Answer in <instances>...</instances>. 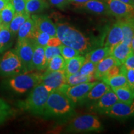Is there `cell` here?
I'll use <instances>...</instances> for the list:
<instances>
[{"mask_svg":"<svg viewBox=\"0 0 134 134\" xmlns=\"http://www.w3.org/2000/svg\"><path fill=\"white\" fill-rule=\"evenodd\" d=\"M57 37L62 44L71 47L85 53L90 50V41L83 33L67 24H58L57 26Z\"/></svg>","mask_w":134,"mask_h":134,"instance_id":"6da1fadb","label":"cell"},{"mask_svg":"<svg viewBox=\"0 0 134 134\" xmlns=\"http://www.w3.org/2000/svg\"><path fill=\"white\" fill-rule=\"evenodd\" d=\"M52 90L43 85L38 84L34 87L24 100L19 103V107L34 115H43L48 97Z\"/></svg>","mask_w":134,"mask_h":134,"instance_id":"7a4b0ae2","label":"cell"},{"mask_svg":"<svg viewBox=\"0 0 134 134\" xmlns=\"http://www.w3.org/2000/svg\"><path fill=\"white\" fill-rule=\"evenodd\" d=\"M75 104L59 90H53L50 93L43 115L45 117H61L73 112Z\"/></svg>","mask_w":134,"mask_h":134,"instance_id":"3957f363","label":"cell"},{"mask_svg":"<svg viewBox=\"0 0 134 134\" xmlns=\"http://www.w3.org/2000/svg\"><path fill=\"white\" fill-rule=\"evenodd\" d=\"M42 73L38 72H24L11 76L5 81L6 87L15 93L24 94L41 83Z\"/></svg>","mask_w":134,"mask_h":134,"instance_id":"277c9868","label":"cell"},{"mask_svg":"<svg viewBox=\"0 0 134 134\" xmlns=\"http://www.w3.org/2000/svg\"><path fill=\"white\" fill-rule=\"evenodd\" d=\"M103 129L98 117L91 114H84L75 117L67 125L66 130L71 133L100 132Z\"/></svg>","mask_w":134,"mask_h":134,"instance_id":"5b68a950","label":"cell"},{"mask_svg":"<svg viewBox=\"0 0 134 134\" xmlns=\"http://www.w3.org/2000/svg\"><path fill=\"white\" fill-rule=\"evenodd\" d=\"M23 64L14 50H8L0 58V75L11 77L24 73Z\"/></svg>","mask_w":134,"mask_h":134,"instance_id":"8992f818","label":"cell"},{"mask_svg":"<svg viewBox=\"0 0 134 134\" xmlns=\"http://www.w3.org/2000/svg\"><path fill=\"white\" fill-rule=\"evenodd\" d=\"M97 82L98 81L88 82V83H83L76 85H71V86L65 84L58 90L64 94L75 105L81 103L86 98L89 91Z\"/></svg>","mask_w":134,"mask_h":134,"instance_id":"52a82bcc","label":"cell"},{"mask_svg":"<svg viewBox=\"0 0 134 134\" xmlns=\"http://www.w3.org/2000/svg\"><path fill=\"white\" fill-rule=\"evenodd\" d=\"M34 41L29 38L18 41L15 52L21 61L25 72L32 71V59L34 52Z\"/></svg>","mask_w":134,"mask_h":134,"instance_id":"ba28073f","label":"cell"},{"mask_svg":"<svg viewBox=\"0 0 134 134\" xmlns=\"http://www.w3.org/2000/svg\"><path fill=\"white\" fill-rule=\"evenodd\" d=\"M102 114L118 119H127L134 116V101L127 104L117 101L108 109L102 112Z\"/></svg>","mask_w":134,"mask_h":134,"instance_id":"9c48e42d","label":"cell"},{"mask_svg":"<svg viewBox=\"0 0 134 134\" xmlns=\"http://www.w3.org/2000/svg\"><path fill=\"white\" fill-rule=\"evenodd\" d=\"M51 89L58 90L66 84V75L63 70L61 71H46L42 75L41 83Z\"/></svg>","mask_w":134,"mask_h":134,"instance_id":"30bf717a","label":"cell"},{"mask_svg":"<svg viewBox=\"0 0 134 134\" xmlns=\"http://www.w3.org/2000/svg\"><path fill=\"white\" fill-rule=\"evenodd\" d=\"M109 11L110 14L117 18H126L132 16L133 6L119 0H104Z\"/></svg>","mask_w":134,"mask_h":134,"instance_id":"8fae6325","label":"cell"},{"mask_svg":"<svg viewBox=\"0 0 134 134\" xmlns=\"http://www.w3.org/2000/svg\"><path fill=\"white\" fill-rule=\"evenodd\" d=\"M31 18L34 21L36 29L47 33L51 37L57 36V26L48 17L44 15H33Z\"/></svg>","mask_w":134,"mask_h":134,"instance_id":"7c38bea8","label":"cell"},{"mask_svg":"<svg viewBox=\"0 0 134 134\" xmlns=\"http://www.w3.org/2000/svg\"><path fill=\"white\" fill-rule=\"evenodd\" d=\"M47 67L45 56V47L34 43V52L32 59V71H43Z\"/></svg>","mask_w":134,"mask_h":134,"instance_id":"4fadbf2b","label":"cell"},{"mask_svg":"<svg viewBox=\"0 0 134 134\" xmlns=\"http://www.w3.org/2000/svg\"><path fill=\"white\" fill-rule=\"evenodd\" d=\"M122 41H123V32H122L120 21H119L114 23L109 30L105 43V47L111 49L116 45L122 42Z\"/></svg>","mask_w":134,"mask_h":134,"instance_id":"5bb4252c","label":"cell"},{"mask_svg":"<svg viewBox=\"0 0 134 134\" xmlns=\"http://www.w3.org/2000/svg\"><path fill=\"white\" fill-rule=\"evenodd\" d=\"M132 53L133 52L130 46L121 42L110 49V55L116 60L120 65H122Z\"/></svg>","mask_w":134,"mask_h":134,"instance_id":"9a60e30c","label":"cell"},{"mask_svg":"<svg viewBox=\"0 0 134 134\" xmlns=\"http://www.w3.org/2000/svg\"><path fill=\"white\" fill-rule=\"evenodd\" d=\"M78 4L80 7L90 13L96 14H110L106 3L101 0H90L85 3Z\"/></svg>","mask_w":134,"mask_h":134,"instance_id":"2e32d148","label":"cell"},{"mask_svg":"<svg viewBox=\"0 0 134 134\" xmlns=\"http://www.w3.org/2000/svg\"><path fill=\"white\" fill-rule=\"evenodd\" d=\"M117 65H120L119 63L117 62V60L114 59L113 57L109 56L107 57L100 61L98 64L96 65V70L94 72L95 78L96 80H101L104 76L105 73L109 70L112 67L117 66Z\"/></svg>","mask_w":134,"mask_h":134,"instance_id":"e0dca14e","label":"cell"},{"mask_svg":"<svg viewBox=\"0 0 134 134\" xmlns=\"http://www.w3.org/2000/svg\"><path fill=\"white\" fill-rule=\"evenodd\" d=\"M119 101L118 98L112 89L109 90L103 96L97 100L95 108L98 111L101 113L104 110L108 109L115 103Z\"/></svg>","mask_w":134,"mask_h":134,"instance_id":"ac0fdd59","label":"cell"},{"mask_svg":"<svg viewBox=\"0 0 134 134\" xmlns=\"http://www.w3.org/2000/svg\"><path fill=\"white\" fill-rule=\"evenodd\" d=\"M122 32H123V41L122 42L130 46L132 38L134 36V17L130 16L120 20Z\"/></svg>","mask_w":134,"mask_h":134,"instance_id":"d6986e66","label":"cell"},{"mask_svg":"<svg viewBox=\"0 0 134 134\" xmlns=\"http://www.w3.org/2000/svg\"><path fill=\"white\" fill-rule=\"evenodd\" d=\"M35 30L36 26L34 21L31 17H30L20 27L18 32V41L26 38L31 39Z\"/></svg>","mask_w":134,"mask_h":134,"instance_id":"ffe728a7","label":"cell"},{"mask_svg":"<svg viewBox=\"0 0 134 134\" xmlns=\"http://www.w3.org/2000/svg\"><path fill=\"white\" fill-rule=\"evenodd\" d=\"M85 61V57L80 55L66 61L65 72L66 76L78 73Z\"/></svg>","mask_w":134,"mask_h":134,"instance_id":"44dd1931","label":"cell"},{"mask_svg":"<svg viewBox=\"0 0 134 134\" xmlns=\"http://www.w3.org/2000/svg\"><path fill=\"white\" fill-rule=\"evenodd\" d=\"M110 89L111 88L104 81L97 82L89 91L86 98L90 100H97Z\"/></svg>","mask_w":134,"mask_h":134,"instance_id":"7402d4cb","label":"cell"},{"mask_svg":"<svg viewBox=\"0 0 134 134\" xmlns=\"http://www.w3.org/2000/svg\"><path fill=\"white\" fill-rule=\"evenodd\" d=\"M111 89L116 94L119 101L127 104L132 103L134 101V90L129 86Z\"/></svg>","mask_w":134,"mask_h":134,"instance_id":"603a6c76","label":"cell"},{"mask_svg":"<svg viewBox=\"0 0 134 134\" xmlns=\"http://www.w3.org/2000/svg\"><path fill=\"white\" fill-rule=\"evenodd\" d=\"M110 53V48L107 47H104L98 48L89 52L88 53H87L85 58H86V60H88V61L98 64L104 58L109 56Z\"/></svg>","mask_w":134,"mask_h":134,"instance_id":"cb8c5ba5","label":"cell"},{"mask_svg":"<svg viewBox=\"0 0 134 134\" xmlns=\"http://www.w3.org/2000/svg\"><path fill=\"white\" fill-rule=\"evenodd\" d=\"M14 36L11 33L9 27H1L0 30V53L11 46Z\"/></svg>","mask_w":134,"mask_h":134,"instance_id":"d4e9b609","label":"cell"},{"mask_svg":"<svg viewBox=\"0 0 134 134\" xmlns=\"http://www.w3.org/2000/svg\"><path fill=\"white\" fill-rule=\"evenodd\" d=\"M48 7L46 0H26V11L29 14L41 13Z\"/></svg>","mask_w":134,"mask_h":134,"instance_id":"484cf974","label":"cell"},{"mask_svg":"<svg viewBox=\"0 0 134 134\" xmlns=\"http://www.w3.org/2000/svg\"><path fill=\"white\" fill-rule=\"evenodd\" d=\"M30 17H31L30 14L26 12L22 13H15L12 21L10 23L9 26L10 31L13 34V36H14L16 34H18L20 27Z\"/></svg>","mask_w":134,"mask_h":134,"instance_id":"4316f807","label":"cell"},{"mask_svg":"<svg viewBox=\"0 0 134 134\" xmlns=\"http://www.w3.org/2000/svg\"><path fill=\"white\" fill-rule=\"evenodd\" d=\"M102 80L104 83L108 84L111 88H120V87L129 86L128 83H127L126 76H125L124 73L122 71L119 74L109 77V78H104Z\"/></svg>","mask_w":134,"mask_h":134,"instance_id":"83f0119b","label":"cell"},{"mask_svg":"<svg viewBox=\"0 0 134 134\" xmlns=\"http://www.w3.org/2000/svg\"><path fill=\"white\" fill-rule=\"evenodd\" d=\"M15 14V11L11 3H9L0 11V26L9 27Z\"/></svg>","mask_w":134,"mask_h":134,"instance_id":"f1b7e54d","label":"cell"},{"mask_svg":"<svg viewBox=\"0 0 134 134\" xmlns=\"http://www.w3.org/2000/svg\"><path fill=\"white\" fill-rule=\"evenodd\" d=\"M96 78H95L94 75L85 76L81 75L79 72L66 76V84L71 86L83 83H88V82H94L96 81Z\"/></svg>","mask_w":134,"mask_h":134,"instance_id":"f546056e","label":"cell"},{"mask_svg":"<svg viewBox=\"0 0 134 134\" xmlns=\"http://www.w3.org/2000/svg\"><path fill=\"white\" fill-rule=\"evenodd\" d=\"M66 61L61 55H57L50 60L47 67L46 71H65Z\"/></svg>","mask_w":134,"mask_h":134,"instance_id":"4dcf8cb0","label":"cell"},{"mask_svg":"<svg viewBox=\"0 0 134 134\" xmlns=\"http://www.w3.org/2000/svg\"><path fill=\"white\" fill-rule=\"evenodd\" d=\"M50 37H51V36L47 33L38 31L37 29H36L34 32L32 38L31 39L34 42L40 45V46L46 47L47 46L48 40L50 39Z\"/></svg>","mask_w":134,"mask_h":134,"instance_id":"1f68e13d","label":"cell"},{"mask_svg":"<svg viewBox=\"0 0 134 134\" xmlns=\"http://www.w3.org/2000/svg\"><path fill=\"white\" fill-rule=\"evenodd\" d=\"M60 51H61V55L65 60V61H67V60L81 54L80 52L75 48L63 44H62L60 46Z\"/></svg>","mask_w":134,"mask_h":134,"instance_id":"d6a6232c","label":"cell"},{"mask_svg":"<svg viewBox=\"0 0 134 134\" xmlns=\"http://www.w3.org/2000/svg\"><path fill=\"white\" fill-rule=\"evenodd\" d=\"M96 63H93L92 62L86 60L85 62L83 63L82 66L80 68V71H78L80 74L85 76H90L94 74L95 70L96 68Z\"/></svg>","mask_w":134,"mask_h":134,"instance_id":"836d02e7","label":"cell"},{"mask_svg":"<svg viewBox=\"0 0 134 134\" xmlns=\"http://www.w3.org/2000/svg\"><path fill=\"white\" fill-rule=\"evenodd\" d=\"M61 55L60 51V46L59 47H51L46 46L45 47V56H46V62L48 63L49 61L53 57L57 55Z\"/></svg>","mask_w":134,"mask_h":134,"instance_id":"e575fe53","label":"cell"},{"mask_svg":"<svg viewBox=\"0 0 134 134\" xmlns=\"http://www.w3.org/2000/svg\"><path fill=\"white\" fill-rule=\"evenodd\" d=\"M121 70L124 73L125 76H126L129 86L134 90V69L126 68L123 65H122Z\"/></svg>","mask_w":134,"mask_h":134,"instance_id":"d590c367","label":"cell"},{"mask_svg":"<svg viewBox=\"0 0 134 134\" xmlns=\"http://www.w3.org/2000/svg\"><path fill=\"white\" fill-rule=\"evenodd\" d=\"M15 13H26V0H10Z\"/></svg>","mask_w":134,"mask_h":134,"instance_id":"8d00e7d4","label":"cell"},{"mask_svg":"<svg viewBox=\"0 0 134 134\" xmlns=\"http://www.w3.org/2000/svg\"><path fill=\"white\" fill-rule=\"evenodd\" d=\"M120 73H122L121 65H117V66H114L112 67V68H110V69L106 73H105V75H104V76L103 77V79H104V78H109V77L115 76V75L119 74Z\"/></svg>","mask_w":134,"mask_h":134,"instance_id":"74e56055","label":"cell"},{"mask_svg":"<svg viewBox=\"0 0 134 134\" xmlns=\"http://www.w3.org/2000/svg\"><path fill=\"white\" fill-rule=\"evenodd\" d=\"M50 4L59 9H63L70 2V0H49Z\"/></svg>","mask_w":134,"mask_h":134,"instance_id":"f35d334b","label":"cell"},{"mask_svg":"<svg viewBox=\"0 0 134 134\" xmlns=\"http://www.w3.org/2000/svg\"><path fill=\"white\" fill-rule=\"evenodd\" d=\"M10 109H0V124L8 119L11 115Z\"/></svg>","mask_w":134,"mask_h":134,"instance_id":"ab89813d","label":"cell"},{"mask_svg":"<svg viewBox=\"0 0 134 134\" xmlns=\"http://www.w3.org/2000/svg\"><path fill=\"white\" fill-rule=\"evenodd\" d=\"M62 44V42L57 37H51L48 40L47 46L51 47H59Z\"/></svg>","mask_w":134,"mask_h":134,"instance_id":"60d3db41","label":"cell"},{"mask_svg":"<svg viewBox=\"0 0 134 134\" xmlns=\"http://www.w3.org/2000/svg\"><path fill=\"white\" fill-rule=\"evenodd\" d=\"M123 65L126 68L134 69V53H133L127 58L123 63Z\"/></svg>","mask_w":134,"mask_h":134,"instance_id":"b9f144b4","label":"cell"},{"mask_svg":"<svg viewBox=\"0 0 134 134\" xmlns=\"http://www.w3.org/2000/svg\"><path fill=\"white\" fill-rule=\"evenodd\" d=\"M0 109H10V106L2 99H0Z\"/></svg>","mask_w":134,"mask_h":134,"instance_id":"7bdbcfd3","label":"cell"},{"mask_svg":"<svg viewBox=\"0 0 134 134\" xmlns=\"http://www.w3.org/2000/svg\"><path fill=\"white\" fill-rule=\"evenodd\" d=\"M10 2V0H0V11Z\"/></svg>","mask_w":134,"mask_h":134,"instance_id":"ee69618b","label":"cell"},{"mask_svg":"<svg viewBox=\"0 0 134 134\" xmlns=\"http://www.w3.org/2000/svg\"><path fill=\"white\" fill-rule=\"evenodd\" d=\"M89 1L90 0H70V1H72V2L77 3V4H82V3H85Z\"/></svg>","mask_w":134,"mask_h":134,"instance_id":"f6af8a7d","label":"cell"},{"mask_svg":"<svg viewBox=\"0 0 134 134\" xmlns=\"http://www.w3.org/2000/svg\"><path fill=\"white\" fill-rule=\"evenodd\" d=\"M119 1H122V2H124V3H127V4H130V5H131V6H133V3H132V0H119ZM133 7H134V6H133Z\"/></svg>","mask_w":134,"mask_h":134,"instance_id":"bcb514c9","label":"cell"},{"mask_svg":"<svg viewBox=\"0 0 134 134\" xmlns=\"http://www.w3.org/2000/svg\"><path fill=\"white\" fill-rule=\"evenodd\" d=\"M130 47L132 50V52L134 53V36L132 38V40L131 41V43H130Z\"/></svg>","mask_w":134,"mask_h":134,"instance_id":"7dc6e473","label":"cell"},{"mask_svg":"<svg viewBox=\"0 0 134 134\" xmlns=\"http://www.w3.org/2000/svg\"><path fill=\"white\" fill-rule=\"evenodd\" d=\"M132 16L134 17V10H133V13H132Z\"/></svg>","mask_w":134,"mask_h":134,"instance_id":"c3c4849f","label":"cell"},{"mask_svg":"<svg viewBox=\"0 0 134 134\" xmlns=\"http://www.w3.org/2000/svg\"><path fill=\"white\" fill-rule=\"evenodd\" d=\"M131 133H134V129L131 132Z\"/></svg>","mask_w":134,"mask_h":134,"instance_id":"681fc988","label":"cell"},{"mask_svg":"<svg viewBox=\"0 0 134 134\" xmlns=\"http://www.w3.org/2000/svg\"><path fill=\"white\" fill-rule=\"evenodd\" d=\"M132 3H133V6H134V0H132Z\"/></svg>","mask_w":134,"mask_h":134,"instance_id":"f907efd6","label":"cell"},{"mask_svg":"<svg viewBox=\"0 0 134 134\" xmlns=\"http://www.w3.org/2000/svg\"><path fill=\"white\" fill-rule=\"evenodd\" d=\"M1 26H0V30H1Z\"/></svg>","mask_w":134,"mask_h":134,"instance_id":"816d5d0a","label":"cell"}]
</instances>
